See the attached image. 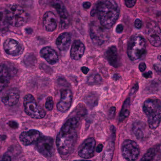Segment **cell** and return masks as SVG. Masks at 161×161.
I'll return each instance as SVG.
<instances>
[{"mask_svg":"<svg viewBox=\"0 0 161 161\" xmlns=\"http://www.w3.org/2000/svg\"><path fill=\"white\" fill-rule=\"evenodd\" d=\"M79 121L78 117H71L66 121L58 133L56 147L61 155H68L73 150L78 138Z\"/></svg>","mask_w":161,"mask_h":161,"instance_id":"obj_1","label":"cell"},{"mask_svg":"<svg viewBox=\"0 0 161 161\" xmlns=\"http://www.w3.org/2000/svg\"><path fill=\"white\" fill-rule=\"evenodd\" d=\"M119 8L114 1L99 0L91 11V15H97L101 25L110 29L119 18Z\"/></svg>","mask_w":161,"mask_h":161,"instance_id":"obj_2","label":"cell"},{"mask_svg":"<svg viewBox=\"0 0 161 161\" xmlns=\"http://www.w3.org/2000/svg\"><path fill=\"white\" fill-rule=\"evenodd\" d=\"M143 110L147 117L149 128L152 130L157 129L161 122V105L160 100L155 98L146 100L143 104Z\"/></svg>","mask_w":161,"mask_h":161,"instance_id":"obj_3","label":"cell"},{"mask_svg":"<svg viewBox=\"0 0 161 161\" xmlns=\"http://www.w3.org/2000/svg\"><path fill=\"white\" fill-rule=\"evenodd\" d=\"M145 39L140 36H134L130 39L127 48L128 57L131 61L139 60L146 52Z\"/></svg>","mask_w":161,"mask_h":161,"instance_id":"obj_4","label":"cell"},{"mask_svg":"<svg viewBox=\"0 0 161 161\" xmlns=\"http://www.w3.org/2000/svg\"><path fill=\"white\" fill-rule=\"evenodd\" d=\"M10 25L15 27H21L27 23L28 15L19 5L14 4L7 9Z\"/></svg>","mask_w":161,"mask_h":161,"instance_id":"obj_5","label":"cell"},{"mask_svg":"<svg viewBox=\"0 0 161 161\" xmlns=\"http://www.w3.org/2000/svg\"><path fill=\"white\" fill-rule=\"evenodd\" d=\"M23 105L26 114L32 118L40 119L46 116V111L37 104L34 97L31 94L24 97Z\"/></svg>","mask_w":161,"mask_h":161,"instance_id":"obj_6","label":"cell"},{"mask_svg":"<svg viewBox=\"0 0 161 161\" xmlns=\"http://www.w3.org/2000/svg\"><path fill=\"white\" fill-rule=\"evenodd\" d=\"M121 152L122 156L127 161H135L139 157L140 149L136 142L126 139L122 143Z\"/></svg>","mask_w":161,"mask_h":161,"instance_id":"obj_7","label":"cell"},{"mask_svg":"<svg viewBox=\"0 0 161 161\" xmlns=\"http://www.w3.org/2000/svg\"><path fill=\"white\" fill-rule=\"evenodd\" d=\"M108 29L97 23H93L90 28V35L92 42L96 46H101L108 38Z\"/></svg>","mask_w":161,"mask_h":161,"instance_id":"obj_8","label":"cell"},{"mask_svg":"<svg viewBox=\"0 0 161 161\" xmlns=\"http://www.w3.org/2000/svg\"><path fill=\"white\" fill-rule=\"evenodd\" d=\"M38 152L46 157H51L54 153V140L52 137L42 136L36 141Z\"/></svg>","mask_w":161,"mask_h":161,"instance_id":"obj_9","label":"cell"},{"mask_svg":"<svg viewBox=\"0 0 161 161\" xmlns=\"http://www.w3.org/2000/svg\"><path fill=\"white\" fill-rule=\"evenodd\" d=\"M146 35L152 46L156 47L161 46V30L156 22L152 21L148 23L146 27Z\"/></svg>","mask_w":161,"mask_h":161,"instance_id":"obj_10","label":"cell"},{"mask_svg":"<svg viewBox=\"0 0 161 161\" xmlns=\"http://www.w3.org/2000/svg\"><path fill=\"white\" fill-rule=\"evenodd\" d=\"M96 144V141L93 137L85 140L78 149L79 156L85 159L92 158L94 156Z\"/></svg>","mask_w":161,"mask_h":161,"instance_id":"obj_11","label":"cell"},{"mask_svg":"<svg viewBox=\"0 0 161 161\" xmlns=\"http://www.w3.org/2000/svg\"><path fill=\"white\" fill-rule=\"evenodd\" d=\"M4 51L8 55L17 56L24 51L23 46L19 42L13 38H8L3 44Z\"/></svg>","mask_w":161,"mask_h":161,"instance_id":"obj_12","label":"cell"},{"mask_svg":"<svg viewBox=\"0 0 161 161\" xmlns=\"http://www.w3.org/2000/svg\"><path fill=\"white\" fill-rule=\"evenodd\" d=\"M53 7L58 12L61 19V24L63 29L68 28L69 25V15L64 4L59 0H53L52 2Z\"/></svg>","mask_w":161,"mask_h":161,"instance_id":"obj_13","label":"cell"},{"mask_svg":"<svg viewBox=\"0 0 161 161\" xmlns=\"http://www.w3.org/2000/svg\"><path fill=\"white\" fill-rule=\"evenodd\" d=\"M72 101V94L69 89L61 92V99L57 104V108L61 112H66L70 108Z\"/></svg>","mask_w":161,"mask_h":161,"instance_id":"obj_14","label":"cell"},{"mask_svg":"<svg viewBox=\"0 0 161 161\" xmlns=\"http://www.w3.org/2000/svg\"><path fill=\"white\" fill-rule=\"evenodd\" d=\"M41 136V133L37 130H31L24 131L19 136V140L24 146H28L36 142Z\"/></svg>","mask_w":161,"mask_h":161,"instance_id":"obj_15","label":"cell"},{"mask_svg":"<svg viewBox=\"0 0 161 161\" xmlns=\"http://www.w3.org/2000/svg\"><path fill=\"white\" fill-rule=\"evenodd\" d=\"M20 98V94L18 89L11 88L5 92L2 97V101L5 105L13 106L17 104Z\"/></svg>","mask_w":161,"mask_h":161,"instance_id":"obj_16","label":"cell"},{"mask_svg":"<svg viewBox=\"0 0 161 161\" xmlns=\"http://www.w3.org/2000/svg\"><path fill=\"white\" fill-rule=\"evenodd\" d=\"M40 55L50 64H55L59 61L58 53L50 47L43 48L40 51Z\"/></svg>","mask_w":161,"mask_h":161,"instance_id":"obj_17","label":"cell"},{"mask_svg":"<svg viewBox=\"0 0 161 161\" xmlns=\"http://www.w3.org/2000/svg\"><path fill=\"white\" fill-rule=\"evenodd\" d=\"M43 25L47 31L53 32L55 31L57 26L56 15L52 12H47L43 17Z\"/></svg>","mask_w":161,"mask_h":161,"instance_id":"obj_18","label":"cell"},{"mask_svg":"<svg viewBox=\"0 0 161 161\" xmlns=\"http://www.w3.org/2000/svg\"><path fill=\"white\" fill-rule=\"evenodd\" d=\"M85 47L82 42L80 40L74 41L70 50V57L74 60H79L84 54Z\"/></svg>","mask_w":161,"mask_h":161,"instance_id":"obj_19","label":"cell"},{"mask_svg":"<svg viewBox=\"0 0 161 161\" xmlns=\"http://www.w3.org/2000/svg\"><path fill=\"white\" fill-rule=\"evenodd\" d=\"M106 58L109 64L114 68H117L120 65V62L117 49L115 46H111L106 52Z\"/></svg>","mask_w":161,"mask_h":161,"instance_id":"obj_20","label":"cell"},{"mask_svg":"<svg viewBox=\"0 0 161 161\" xmlns=\"http://www.w3.org/2000/svg\"><path fill=\"white\" fill-rule=\"evenodd\" d=\"M11 80V73L6 65H0V92L9 85Z\"/></svg>","mask_w":161,"mask_h":161,"instance_id":"obj_21","label":"cell"},{"mask_svg":"<svg viewBox=\"0 0 161 161\" xmlns=\"http://www.w3.org/2000/svg\"><path fill=\"white\" fill-rule=\"evenodd\" d=\"M71 42V36L68 33L61 34L56 41L57 47L61 51H66L69 48Z\"/></svg>","mask_w":161,"mask_h":161,"instance_id":"obj_22","label":"cell"},{"mask_svg":"<svg viewBox=\"0 0 161 161\" xmlns=\"http://www.w3.org/2000/svg\"><path fill=\"white\" fill-rule=\"evenodd\" d=\"M146 124L143 121H136L134 122L132 131L137 139H142L145 135Z\"/></svg>","mask_w":161,"mask_h":161,"instance_id":"obj_23","label":"cell"},{"mask_svg":"<svg viewBox=\"0 0 161 161\" xmlns=\"http://www.w3.org/2000/svg\"><path fill=\"white\" fill-rule=\"evenodd\" d=\"M9 25L7 9L0 7V31L6 30Z\"/></svg>","mask_w":161,"mask_h":161,"instance_id":"obj_24","label":"cell"},{"mask_svg":"<svg viewBox=\"0 0 161 161\" xmlns=\"http://www.w3.org/2000/svg\"><path fill=\"white\" fill-rule=\"evenodd\" d=\"M130 98H128L123 103L122 109L119 115V122L123 121L124 119L128 117L130 113Z\"/></svg>","mask_w":161,"mask_h":161,"instance_id":"obj_25","label":"cell"},{"mask_svg":"<svg viewBox=\"0 0 161 161\" xmlns=\"http://www.w3.org/2000/svg\"><path fill=\"white\" fill-rule=\"evenodd\" d=\"M114 141L108 143L103 157V161H112L114 150Z\"/></svg>","mask_w":161,"mask_h":161,"instance_id":"obj_26","label":"cell"},{"mask_svg":"<svg viewBox=\"0 0 161 161\" xmlns=\"http://www.w3.org/2000/svg\"><path fill=\"white\" fill-rule=\"evenodd\" d=\"M102 80L101 77L98 74H92L89 76L87 79V83L90 85L98 84Z\"/></svg>","mask_w":161,"mask_h":161,"instance_id":"obj_27","label":"cell"},{"mask_svg":"<svg viewBox=\"0 0 161 161\" xmlns=\"http://www.w3.org/2000/svg\"><path fill=\"white\" fill-rule=\"evenodd\" d=\"M156 155V151L153 148H151L147 151L146 153L141 158V161H152Z\"/></svg>","mask_w":161,"mask_h":161,"instance_id":"obj_28","label":"cell"},{"mask_svg":"<svg viewBox=\"0 0 161 161\" xmlns=\"http://www.w3.org/2000/svg\"><path fill=\"white\" fill-rule=\"evenodd\" d=\"M24 64L27 66L34 65L36 63V60L35 56L32 53H28L24 57Z\"/></svg>","mask_w":161,"mask_h":161,"instance_id":"obj_29","label":"cell"},{"mask_svg":"<svg viewBox=\"0 0 161 161\" xmlns=\"http://www.w3.org/2000/svg\"><path fill=\"white\" fill-rule=\"evenodd\" d=\"M54 102L53 99L51 96L47 97L46 99V103H45V107L48 111H51L53 108Z\"/></svg>","mask_w":161,"mask_h":161,"instance_id":"obj_30","label":"cell"},{"mask_svg":"<svg viewBox=\"0 0 161 161\" xmlns=\"http://www.w3.org/2000/svg\"><path fill=\"white\" fill-rule=\"evenodd\" d=\"M125 4L128 8H132L136 3V0H124Z\"/></svg>","mask_w":161,"mask_h":161,"instance_id":"obj_31","label":"cell"},{"mask_svg":"<svg viewBox=\"0 0 161 161\" xmlns=\"http://www.w3.org/2000/svg\"><path fill=\"white\" fill-rule=\"evenodd\" d=\"M142 21L140 19H136L134 22V25L135 26L136 28L137 29H140L142 27Z\"/></svg>","mask_w":161,"mask_h":161,"instance_id":"obj_32","label":"cell"},{"mask_svg":"<svg viewBox=\"0 0 161 161\" xmlns=\"http://www.w3.org/2000/svg\"><path fill=\"white\" fill-rule=\"evenodd\" d=\"M9 125L13 129H17L19 127L18 123L16 121H12V120L9 122Z\"/></svg>","mask_w":161,"mask_h":161,"instance_id":"obj_33","label":"cell"},{"mask_svg":"<svg viewBox=\"0 0 161 161\" xmlns=\"http://www.w3.org/2000/svg\"><path fill=\"white\" fill-rule=\"evenodd\" d=\"M138 68H139V70L141 72H144L146 70V68H147V66H146L145 63H141L139 64Z\"/></svg>","mask_w":161,"mask_h":161,"instance_id":"obj_34","label":"cell"},{"mask_svg":"<svg viewBox=\"0 0 161 161\" xmlns=\"http://www.w3.org/2000/svg\"><path fill=\"white\" fill-rule=\"evenodd\" d=\"M116 108L115 107H112L109 111V116L111 118L113 117L115 113Z\"/></svg>","mask_w":161,"mask_h":161,"instance_id":"obj_35","label":"cell"},{"mask_svg":"<svg viewBox=\"0 0 161 161\" xmlns=\"http://www.w3.org/2000/svg\"><path fill=\"white\" fill-rule=\"evenodd\" d=\"M123 30V26L122 24H119L117 26L116 29V31L118 33H120L122 32Z\"/></svg>","mask_w":161,"mask_h":161,"instance_id":"obj_36","label":"cell"},{"mask_svg":"<svg viewBox=\"0 0 161 161\" xmlns=\"http://www.w3.org/2000/svg\"><path fill=\"white\" fill-rule=\"evenodd\" d=\"M138 84L137 83H136L135 85L133 87L131 91V95H133V94H135L136 92H137V90L138 89Z\"/></svg>","mask_w":161,"mask_h":161,"instance_id":"obj_37","label":"cell"},{"mask_svg":"<svg viewBox=\"0 0 161 161\" xmlns=\"http://www.w3.org/2000/svg\"><path fill=\"white\" fill-rule=\"evenodd\" d=\"M153 73L151 71H148L147 72L144 73L143 76L145 77L146 79H149V78H151L152 77Z\"/></svg>","mask_w":161,"mask_h":161,"instance_id":"obj_38","label":"cell"},{"mask_svg":"<svg viewBox=\"0 0 161 161\" xmlns=\"http://www.w3.org/2000/svg\"><path fill=\"white\" fill-rule=\"evenodd\" d=\"M91 4L90 3L88 2H86L84 3L83 4V7L85 9H88L91 7Z\"/></svg>","mask_w":161,"mask_h":161,"instance_id":"obj_39","label":"cell"},{"mask_svg":"<svg viewBox=\"0 0 161 161\" xmlns=\"http://www.w3.org/2000/svg\"><path fill=\"white\" fill-rule=\"evenodd\" d=\"M81 70L82 72L84 73V74H87L88 73V72H89V69L88 68L86 67H82L81 68Z\"/></svg>","mask_w":161,"mask_h":161,"instance_id":"obj_40","label":"cell"},{"mask_svg":"<svg viewBox=\"0 0 161 161\" xmlns=\"http://www.w3.org/2000/svg\"><path fill=\"white\" fill-rule=\"evenodd\" d=\"M103 144H100L98 145L97 147V152L98 153L101 152L102 151V150L103 149Z\"/></svg>","mask_w":161,"mask_h":161,"instance_id":"obj_41","label":"cell"},{"mask_svg":"<svg viewBox=\"0 0 161 161\" xmlns=\"http://www.w3.org/2000/svg\"><path fill=\"white\" fill-rule=\"evenodd\" d=\"M153 68H154V69L157 72H160L161 71V66H160V64H155L153 65Z\"/></svg>","mask_w":161,"mask_h":161,"instance_id":"obj_42","label":"cell"},{"mask_svg":"<svg viewBox=\"0 0 161 161\" xmlns=\"http://www.w3.org/2000/svg\"><path fill=\"white\" fill-rule=\"evenodd\" d=\"M11 160L12 158L11 156L8 154H5L2 158V160H4V161H11Z\"/></svg>","mask_w":161,"mask_h":161,"instance_id":"obj_43","label":"cell"},{"mask_svg":"<svg viewBox=\"0 0 161 161\" xmlns=\"http://www.w3.org/2000/svg\"><path fill=\"white\" fill-rule=\"evenodd\" d=\"M118 76V74H115L114 75V77H113V78H114V79L115 80H117L118 79H119V77H117V76Z\"/></svg>","mask_w":161,"mask_h":161,"instance_id":"obj_44","label":"cell"}]
</instances>
